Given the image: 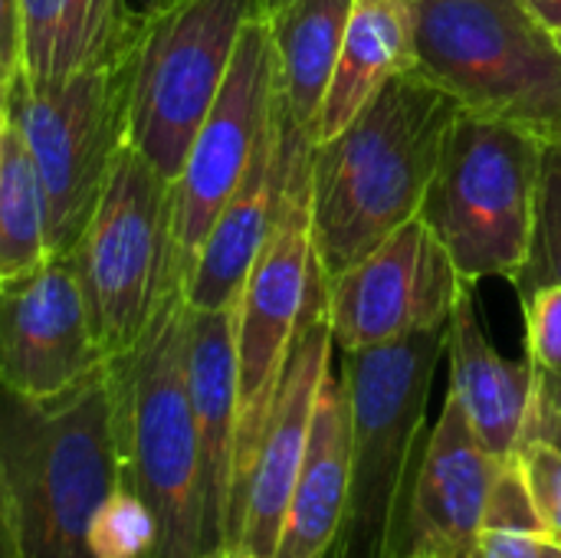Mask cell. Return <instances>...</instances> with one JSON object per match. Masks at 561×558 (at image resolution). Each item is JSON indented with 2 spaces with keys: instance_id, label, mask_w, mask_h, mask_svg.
I'll return each instance as SVG.
<instances>
[{
  "instance_id": "6da1fadb",
  "label": "cell",
  "mask_w": 561,
  "mask_h": 558,
  "mask_svg": "<svg viewBox=\"0 0 561 558\" xmlns=\"http://www.w3.org/2000/svg\"><path fill=\"white\" fill-rule=\"evenodd\" d=\"M457 115L460 105L411 69L342 132L312 145V237L325 280L421 214Z\"/></svg>"
},
{
  "instance_id": "7a4b0ae2",
  "label": "cell",
  "mask_w": 561,
  "mask_h": 558,
  "mask_svg": "<svg viewBox=\"0 0 561 558\" xmlns=\"http://www.w3.org/2000/svg\"><path fill=\"white\" fill-rule=\"evenodd\" d=\"M0 483L16 558H92L89 523L122 483L105 365L49 398L0 385Z\"/></svg>"
},
{
  "instance_id": "3957f363",
  "label": "cell",
  "mask_w": 561,
  "mask_h": 558,
  "mask_svg": "<svg viewBox=\"0 0 561 558\" xmlns=\"http://www.w3.org/2000/svg\"><path fill=\"white\" fill-rule=\"evenodd\" d=\"M447 322L342 352L348 405V503L329 558H401L408 497L427 437V405Z\"/></svg>"
},
{
  "instance_id": "277c9868",
  "label": "cell",
  "mask_w": 561,
  "mask_h": 558,
  "mask_svg": "<svg viewBox=\"0 0 561 558\" xmlns=\"http://www.w3.org/2000/svg\"><path fill=\"white\" fill-rule=\"evenodd\" d=\"M122 483L154 516L148 558H210L187 388V296L174 289L138 342L108 358Z\"/></svg>"
},
{
  "instance_id": "5b68a950",
  "label": "cell",
  "mask_w": 561,
  "mask_h": 558,
  "mask_svg": "<svg viewBox=\"0 0 561 558\" xmlns=\"http://www.w3.org/2000/svg\"><path fill=\"white\" fill-rule=\"evenodd\" d=\"M417 72L460 112L561 141V43L526 0H411Z\"/></svg>"
},
{
  "instance_id": "8992f818",
  "label": "cell",
  "mask_w": 561,
  "mask_h": 558,
  "mask_svg": "<svg viewBox=\"0 0 561 558\" xmlns=\"http://www.w3.org/2000/svg\"><path fill=\"white\" fill-rule=\"evenodd\" d=\"M319 280L322 270L312 237V141L306 128L286 118V174L276 220L237 299L233 546L247 477Z\"/></svg>"
},
{
  "instance_id": "52a82bcc",
  "label": "cell",
  "mask_w": 561,
  "mask_h": 558,
  "mask_svg": "<svg viewBox=\"0 0 561 558\" xmlns=\"http://www.w3.org/2000/svg\"><path fill=\"white\" fill-rule=\"evenodd\" d=\"M546 141L526 128L460 112L421 201L463 283L516 280L533 237Z\"/></svg>"
},
{
  "instance_id": "ba28073f",
  "label": "cell",
  "mask_w": 561,
  "mask_h": 558,
  "mask_svg": "<svg viewBox=\"0 0 561 558\" xmlns=\"http://www.w3.org/2000/svg\"><path fill=\"white\" fill-rule=\"evenodd\" d=\"M131 39L135 30L118 53L69 76H16L7 89V125L26 145L43 184L53 257L72 253L128 141Z\"/></svg>"
},
{
  "instance_id": "9c48e42d",
  "label": "cell",
  "mask_w": 561,
  "mask_h": 558,
  "mask_svg": "<svg viewBox=\"0 0 561 558\" xmlns=\"http://www.w3.org/2000/svg\"><path fill=\"white\" fill-rule=\"evenodd\" d=\"M69 263L105 362L128 352L161 303L184 289L174 270V184L128 141Z\"/></svg>"
},
{
  "instance_id": "30bf717a",
  "label": "cell",
  "mask_w": 561,
  "mask_h": 558,
  "mask_svg": "<svg viewBox=\"0 0 561 558\" xmlns=\"http://www.w3.org/2000/svg\"><path fill=\"white\" fill-rule=\"evenodd\" d=\"M256 0H171L138 13L128 82V145L178 181Z\"/></svg>"
},
{
  "instance_id": "8fae6325",
  "label": "cell",
  "mask_w": 561,
  "mask_h": 558,
  "mask_svg": "<svg viewBox=\"0 0 561 558\" xmlns=\"http://www.w3.org/2000/svg\"><path fill=\"white\" fill-rule=\"evenodd\" d=\"M276 102L279 69L273 33L263 16H253L240 33L227 79L174 181V270L184 286L214 220L243 181Z\"/></svg>"
},
{
  "instance_id": "7c38bea8",
  "label": "cell",
  "mask_w": 561,
  "mask_h": 558,
  "mask_svg": "<svg viewBox=\"0 0 561 558\" xmlns=\"http://www.w3.org/2000/svg\"><path fill=\"white\" fill-rule=\"evenodd\" d=\"M460 289L463 280L454 260L417 214L358 263L325 280V316L335 349H375L444 326Z\"/></svg>"
},
{
  "instance_id": "4fadbf2b",
  "label": "cell",
  "mask_w": 561,
  "mask_h": 558,
  "mask_svg": "<svg viewBox=\"0 0 561 558\" xmlns=\"http://www.w3.org/2000/svg\"><path fill=\"white\" fill-rule=\"evenodd\" d=\"M105 365L69 257L0 286V385L30 398L59 395Z\"/></svg>"
},
{
  "instance_id": "5bb4252c",
  "label": "cell",
  "mask_w": 561,
  "mask_h": 558,
  "mask_svg": "<svg viewBox=\"0 0 561 558\" xmlns=\"http://www.w3.org/2000/svg\"><path fill=\"white\" fill-rule=\"evenodd\" d=\"M332 326L325 316V276L319 280L306 319L299 326L296 345L289 352L270 421L263 428L247 490L240 500V523H237V546L233 549H250L256 556L273 558L279 546L286 506L309 447V428H312V411L316 398L322 388V378L332 368Z\"/></svg>"
},
{
  "instance_id": "9a60e30c",
  "label": "cell",
  "mask_w": 561,
  "mask_h": 558,
  "mask_svg": "<svg viewBox=\"0 0 561 558\" xmlns=\"http://www.w3.org/2000/svg\"><path fill=\"white\" fill-rule=\"evenodd\" d=\"M506 464V460H503ZM500 460L477 441L463 408L447 391L434 428L424 437L408 516L401 558H467L493 493Z\"/></svg>"
},
{
  "instance_id": "2e32d148",
  "label": "cell",
  "mask_w": 561,
  "mask_h": 558,
  "mask_svg": "<svg viewBox=\"0 0 561 558\" xmlns=\"http://www.w3.org/2000/svg\"><path fill=\"white\" fill-rule=\"evenodd\" d=\"M187 388L197 431L204 536L210 558L233 546V454H237V303L187 306Z\"/></svg>"
},
{
  "instance_id": "e0dca14e",
  "label": "cell",
  "mask_w": 561,
  "mask_h": 558,
  "mask_svg": "<svg viewBox=\"0 0 561 558\" xmlns=\"http://www.w3.org/2000/svg\"><path fill=\"white\" fill-rule=\"evenodd\" d=\"M283 174H286V118L279 99L243 181L224 204L220 217L214 220L194 260V270L184 286L191 309H224L240 299V289L276 220Z\"/></svg>"
},
{
  "instance_id": "ac0fdd59",
  "label": "cell",
  "mask_w": 561,
  "mask_h": 558,
  "mask_svg": "<svg viewBox=\"0 0 561 558\" xmlns=\"http://www.w3.org/2000/svg\"><path fill=\"white\" fill-rule=\"evenodd\" d=\"M447 358L450 385L447 391L463 408L477 441L500 464L510 460L523 441L529 398H533V368L529 362H510L490 342L473 283H463L450 319H447Z\"/></svg>"
},
{
  "instance_id": "d6986e66",
  "label": "cell",
  "mask_w": 561,
  "mask_h": 558,
  "mask_svg": "<svg viewBox=\"0 0 561 558\" xmlns=\"http://www.w3.org/2000/svg\"><path fill=\"white\" fill-rule=\"evenodd\" d=\"M348 503V405L335 368L322 378L309 447L273 558H329Z\"/></svg>"
},
{
  "instance_id": "ffe728a7",
  "label": "cell",
  "mask_w": 561,
  "mask_h": 558,
  "mask_svg": "<svg viewBox=\"0 0 561 558\" xmlns=\"http://www.w3.org/2000/svg\"><path fill=\"white\" fill-rule=\"evenodd\" d=\"M414 66L417 39L411 0H355L309 141L319 145L342 132L394 76Z\"/></svg>"
},
{
  "instance_id": "44dd1931",
  "label": "cell",
  "mask_w": 561,
  "mask_h": 558,
  "mask_svg": "<svg viewBox=\"0 0 561 558\" xmlns=\"http://www.w3.org/2000/svg\"><path fill=\"white\" fill-rule=\"evenodd\" d=\"M26 79H59L118 53L135 16L125 0H20Z\"/></svg>"
},
{
  "instance_id": "7402d4cb",
  "label": "cell",
  "mask_w": 561,
  "mask_h": 558,
  "mask_svg": "<svg viewBox=\"0 0 561 558\" xmlns=\"http://www.w3.org/2000/svg\"><path fill=\"white\" fill-rule=\"evenodd\" d=\"M355 0H289L273 13L270 33L279 69L283 112L296 128H312L325 99Z\"/></svg>"
},
{
  "instance_id": "603a6c76",
  "label": "cell",
  "mask_w": 561,
  "mask_h": 558,
  "mask_svg": "<svg viewBox=\"0 0 561 558\" xmlns=\"http://www.w3.org/2000/svg\"><path fill=\"white\" fill-rule=\"evenodd\" d=\"M53 257L49 214L33 158L20 135L0 132V286H10Z\"/></svg>"
},
{
  "instance_id": "cb8c5ba5",
  "label": "cell",
  "mask_w": 561,
  "mask_h": 558,
  "mask_svg": "<svg viewBox=\"0 0 561 558\" xmlns=\"http://www.w3.org/2000/svg\"><path fill=\"white\" fill-rule=\"evenodd\" d=\"M546 533L516 454L500 464L480 536L467 558H546Z\"/></svg>"
},
{
  "instance_id": "d4e9b609",
  "label": "cell",
  "mask_w": 561,
  "mask_h": 558,
  "mask_svg": "<svg viewBox=\"0 0 561 558\" xmlns=\"http://www.w3.org/2000/svg\"><path fill=\"white\" fill-rule=\"evenodd\" d=\"M513 286L519 299L542 286H561V141H546L529 253Z\"/></svg>"
},
{
  "instance_id": "484cf974",
  "label": "cell",
  "mask_w": 561,
  "mask_h": 558,
  "mask_svg": "<svg viewBox=\"0 0 561 558\" xmlns=\"http://www.w3.org/2000/svg\"><path fill=\"white\" fill-rule=\"evenodd\" d=\"M154 546V516L145 500L118 483L89 523L92 558H148Z\"/></svg>"
},
{
  "instance_id": "4316f807",
  "label": "cell",
  "mask_w": 561,
  "mask_h": 558,
  "mask_svg": "<svg viewBox=\"0 0 561 558\" xmlns=\"http://www.w3.org/2000/svg\"><path fill=\"white\" fill-rule=\"evenodd\" d=\"M519 303L529 368L536 375H561V286H542Z\"/></svg>"
},
{
  "instance_id": "83f0119b",
  "label": "cell",
  "mask_w": 561,
  "mask_h": 558,
  "mask_svg": "<svg viewBox=\"0 0 561 558\" xmlns=\"http://www.w3.org/2000/svg\"><path fill=\"white\" fill-rule=\"evenodd\" d=\"M533 506L552 539H561V447L549 441H523L516 447Z\"/></svg>"
},
{
  "instance_id": "f1b7e54d",
  "label": "cell",
  "mask_w": 561,
  "mask_h": 558,
  "mask_svg": "<svg viewBox=\"0 0 561 558\" xmlns=\"http://www.w3.org/2000/svg\"><path fill=\"white\" fill-rule=\"evenodd\" d=\"M523 441H549L561 447V375L533 372V398H529Z\"/></svg>"
},
{
  "instance_id": "f546056e",
  "label": "cell",
  "mask_w": 561,
  "mask_h": 558,
  "mask_svg": "<svg viewBox=\"0 0 561 558\" xmlns=\"http://www.w3.org/2000/svg\"><path fill=\"white\" fill-rule=\"evenodd\" d=\"M23 72V7L20 0H0V82H10Z\"/></svg>"
},
{
  "instance_id": "4dcf8cb0",
  "label": "cell",
  "mask_w": 561,
  "mask_h": 558,
  "mask_svg": "<svg viewBox=\"0 0 561 558\" xmlns=\"http://www.w3.org/2000/svg\"><path fill=\"white\" fill-rule=\"evenodd\" d=\"M0 558H16V543H13V526H10V510L0 483Z\"/></svg>"
},
{
  "instance_id": "1f68e13d",
  "label": "cell",
  "mask_w": 561,
  "mask_h": 558,
  "mask_svg": "<svg viewBox=\"0 0 561 558\" xmlns=\"http://www.w3.org/2000/svg\"><path fill=\"white\" fill-rule=\"evenodd\" d=\"M526 7L549 26L561 33V0H526Z\"/></svg>"
},
{
  "instance_id": "d6a6232c",
  "label": "cell",
  "mask_w": 561,
  "mask_h": 558,
  "mask_svg": "<svg viewBox=\"0 0 561 558\" xmlns=\"http://www.w3.org/2000/svg\"><path fill=\"white\" fill-rule=\"evenodd\" d=\"M286 3H289V0H256V13H260L263 20H270V16H273V13H279Z\"/></svg>"
},
{
  "instance_id": "836d02e7",
  "label": "cell",
  "mask_w": 561,
  "mask_h": 558,
  "mask_svg": "<svg viewBox=\"0 0 561 558\" xmlns=\"http://www.w3.org/2000/svg\"><path fill=\"white\" fill-rule=\"evenodd\" d=\"M546 558H561L559 539H549V543H546Z\"/></svg>"
},
{
  "instance_id": "e575fe53",
  "label": "cell",
  "mask_w": 561,
  "mask_h": 558,
  "mask_svg": "<svg viewBox=\"0 0 561 558\" xmlns=\"http://www.w3.org/2000/svg\"><path fill=\"white\" fill-rule=\"evenodd\" d=\"M0 122H7V86L0 82Z\"/></svg>"
},
{
  "instance_id": "d590c367",
  "label": "cell",
  "mask_w": 561,
  "mask_h": 558,
  "mask_svg": "<svg viewBox=\"0 0 561 558\" xmlns=\"http://www.w3.org/2000/svg\"><path fill=\"white\" fill-rule=\"evenodd\" d=\"M227 558H263V556H256V553H250V549H230Z\"/></svg>"
},
{
  "instance_id": "8d00e7d4",
  "label": "cell",
  "mask_w": 561,
  "mask_h": 558,
  "mask_svg": "<svg viewBox=\"0 0 561 558\" xmlns=\"http://www.w3.org/2000/svg\"><path fill=\"white\" fill-rule=\"evenodd\" d=\"M148 3H171V0H148Z\"/></svg>"
},
{
  "instance_id": "74e56055",
  "label": "cell",
  "mask_w": 561,
  "mask_h": 558,
  "mask_svg": "<svg viewBox=\"0 0 561 558\" xmlns=\"http://www.w3.org/2000/svg\"><path fill=\"white\" fill-rule=\"evenodd\" d=\"M3 125H7V122H0V132H3Z\"/></svg>"
},
{
  "instance_id": "f35d334b",
  "label": "cell",
  "mask_w": 561,
  "mask_h": 558,
  "mask_svg": "<svg viewBox=\"0 0 561 558\" xmlns=\"http://www.w3.org/2000/svg\"><path fill=\"white\" fill-rule=\"evenodd\" d=\"M559 43H561V33H559Z\"/></svg>"
},
{
  "instance_id": "ab89813d",
  "label": "cell",
  "mask_w": 561,
  "mask_h": 558,
  "mask_svg": "<svg viewBox=\"0 0 561 558\" xmlns=\"http://www.w3.org/2000/svg\"><path fill=\"white\" fill-rule=\"evenodd\" d=\"M559 543H561V539H559Z\"/></svg>"
}]
</instances>
